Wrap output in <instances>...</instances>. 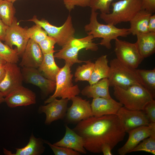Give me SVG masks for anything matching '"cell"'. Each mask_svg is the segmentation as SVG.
<instances>
[{"label":"cell","instance_id":"44","mask_svg":"<svg viewBox=\"0 0 155 155\" xmlns=\"http://www.w3.org/2000/svg\"><path fill=\"white\" fill-rule=\"evenodd\" d=\"M6 63V61L0 58V66L4 65Z\"/></svg>","mask_w":155,"mask_h":155},{"label":"cell","instance_id":"37","mask_svg":"<svg viewBox=\"0 0 155 155\" xmlns=\"http://www.w3.org/2000/svg\"><path fill=\"white\" fill-rule=\"evenodd\" d=\"M143 111L150 122L155 123V101L154 99L146 105Z\"/></svg>","mask_w":155,"mask_h":155},{"label":"cell","instance_id":"35","mask_svg":"<svg viewBox=\"0 0 155 155\" xmlns=\"http://www.w3.org/2000/svg\"><path fill=\"white\" fill-rule=\"evenodd\" d=\"M56 43L55 40L48 36L38 44L43 54H48L55 51L54 45Z\"/></svg>","mask_w":155,"mask_h":155},{"label":"cell","instance_id":"46","mask_svg":"<svg viewBox=\"0 0 155 155\" xmlns=\"http://www.w3.org/2000/svg\"><path fill=\"white\" fill-rule=\"evenodd\" d=\"M1 0H0V1H1Z\"/></svg>","mask_w":155,"mask_h":155},{"label":"cell","instance_id":"4","mask_svg":"<svg viewBox=\"0 0 155 155\" xmlns=\"http://www.w3.org/2000/svg\"><path fill=\"white\" fill-rule=\"evenodd\" d=\"M111 12L101 13L100 17L107 24L115 25L129 22L142 9V0H121L111 3Z\"/></svg>","mask_w":155,"mask_h":155},{"label":"cell","instance_id":"15","mask_svg":"<svg viewBox=\"0 0 155 155\" xmlns=\"http://www.w3.org/2000/svg\"><path fill=\"white\" fill-rule=\"evenodd\" d=\"M71 106L67 108L65 116L69 123H78L93 116L91 104L89 100L75 96L71 99Z\"/></svg>","mask_w":155,"mask_h":155},{"label":"cell","instance_id":"8","mask_svg":"<svg viewBox=\"0 0 155 155\" xmlns=\"http://www.w3.org/2000/svg\"><path fill=\"white\" fill-rule=\"evenodd\" d=\"M41 27L47 32L48 36L53 38L59 46H62L75 37V30L72 22V17L69 14L64 23L60 26L53 25L44 19H38L36 16L27 20Z\"/></svg>","mask_w":155,"mask_h":155},{"label":"cell","instance_id":"30","mask_svg":"<svg viewBox=\"0 0 155 155\" xmlns=\"http://www.w3.org/2000/svg\"><path fill=\"white\" fill-rule=\"evenodd\" d=\"M19 55L16 48L13 49L0 40V58L7 63H17Z\"/></svg>","mask_w":155,"mask_h":155},{"label":"cell","instance_id":"29","mask_svg":"<svg viewBox=\"0 0 155 155\" xmlns=\"http://www.w3.org/2000/svg\"><path fill=\"white\" fill-rule=\"evenodd\" d=\"M86 64L79 66L76 68L74 76L75 81H87L89 82L92 73L94 63L90 60L86 61Z\"/></svg>","mask_w":155,"mask_h":155},{"label":"cell","instance_id":"26","mask_svg":"<svg viewBox=\"0 0 155 155\" xmlns=\"http://www.w3.org/2000/svg\"><path fill=\"white\" fill-rule=\"evenodd\" d=\"M107 55H102L95 61L94 68L89 81L90 85L95 83L104 78H108L110 67L108 64Z\"/></svg>","mask_w":155,"mask_h":155},{"label":"cell","instance_id":"32","mask_svg":"<svg viewBox=\"0 0 155 155\" xmlns=\"http://www.w3.org/2000/svg\"><path fill=\"white\" fill-rule=\"evenodd\" d=\"M26 32L29 38L38 44L48 36L46 32L39 26L35 24L27 28Z\"/></svg>","mask_w":155,"mask_h":155},{"label":"cell","instance_id":"17","mask_svg":"<svg viewBox=\"0 0 155 155\" xmlns=\"http://www.w3.org/2000/svg\"><path fill=\"white\" fill-rule=\"evenodd\" d=\"M5 102L11 108L26 106L35 104L36 96L34 92L22 85L5 97Z\"/></svg>","mask_w":155,"mask_h":155},{"label":"cell","instance_id":"9","mask_svg":"<svg viewBox=\"0 0 155 155\" xmlns=\"http://www.w3.org/2000/svg\"><path fill=\"white\" fill-rule=\"evenodd\" d=\"M114 51L118 59L135 69L137 68L144 59L140 54L135 43L118 38L115 40Z\"/></svg>","mask_w":155,"mask_h":155},{"label":"cell","instance_id":"3","mask_svg":"<svg viewBox=\"0 0 155 155\" xmlns=\"http://www.w3.org/2000/svg\"><path fill=\"white\" fill-rule=\"evenodd\" d=\"M113 88L115 97L129 109L143 110L146 105L154 99L141 85H134L125 88L117 86Z\"/></svg>","mask_w":155,"mask_h":155},{"label":"cell","instance_id":"34","mask_svg":"<svg viewBox=\"0 0 155 155\" xmlns=\"http://www.w3.org/2000/svg\"><path fill=\"white\" fill-rule=\"evenodd\" d=\"M55 155H79L80 153L71 149L64 147L59 146L52 144L48 141L44 140Z\"/></svg>","mask_w":155,"mask_h":155},{"label":"cell","instance_id":"27","mask_svg":"<svg viewBox=\"0 0 155 155\" xmlns=\"http://www.w3.org/2000/svg\"><path fill=\"white\" fill-rule=\"evenodd\" d=\"M136 71L143 86L154 99L155 97V69H136Z\"/></svg>","mask_w":155,"mask_h":155},{"label":"cell","instance_id":"12","mask_svg":"<svg viewBox=\"0 0 155 155\" xmlns=\"http://www.w3.org/2000/svg\"><path fill=\"white\" fill-rule=\"evenodd\" d=\"M37 68L23 67L21 71L24 80L38 87L45 96L55 91V82L44 76Z\"/></svg>","mask_w":155,"mask_h":155},{"label":"cell","instance_id":"16","mask_svg":"<svg viewBox=\"0 0 155 155\" xmlns=\"http://www.w3.org/2000/svg\"><path fill=\"white\" fill-rule=\"evenodd\" d=\"M67 99L58 100L55 98L46 105H41L38 111L46 115L45 123L50 124L54 121L61 119L65 116L68 101Z\"/></svg>","mask_w":155,"mask_h":155},{"label":"cell","instance_id":"10","mask_svg":"<svg viewBox=\"0 0 155 155\" xmlns=\"http://www.w3.org/2000/svg\"><path fill=\"white\" fill-rule=\"evenodd\" d=\"M27 28L21 27L14 18L11 25L7 30L5 44L12 48L16 46L19 56H22L29 39L26 32Z\"/></svg>","mask_w":155,"mask_h":155},{"label":"cell","instance_id":"31","mask_svg":"<svg viewBox=\"0 0 155 155\" xmlns=\"http://www.w3.org/2000/svg\"><path fill=\"white\" fill-rule=\"evenodd\" d=\"M132 150L131 152L144 151L155 155V133L144 139Z\"/></svg>","mask_w":155,"mask_h":155},{"label":"cell","instance_id":"43","mask_svg":"<svg viewBox=\"0 0 155 155\" xmlns=\"http://www.w3.org/2000/svg\"><path fill=\"white\" fill-rule=\"evenodd\" d=\"M5 97L3 94L0 92V104L4 102H5Z\"/></svg>","mask_w":155,"mask_h":155},{"label":"cell","instance_id":"18","mask_svg":"<svg viewBox=\"0 0 155 155\" xmlns=\"http://www.w3.org/2000/svg\"><path fill=\"white\" fill-rule=\"evenodd\" d=\"M22 56L21 66L38 68L42 61L43 54L38 44L30 39Z\"/></svg>","mask_w":155,"mask_h":155},{"label":"cell","instance_id":"13","mask_svg":"<svg viewBox=\"0 0 155 155\" xmlns=\"http://www.w3.org/2000/svg\"><path fill=\"white\" fill-rule=\"evenodd\" d=\"M127 133L129 137L127 141L117 151L120 155H125L131 152L141 141L155 133V123L150 122L148 125L137 127Z\"/></svg>","mask_w":155,"mask_h":155},{"label":"cell","instance_id":"14","mask_svg":"<svg viewBox=\"0 0 155 155\" xmlns=\"http://www.w3.org/2000/svg\"><path fill=\"white\" fill-rule=\"evenodd\" d=\"M5 69V76L0 83V92L4 97L22 85L24 81L22 71L16 63H7Z\"/></svg>","mask_w":155,"mask_h":155},{"label":"cell","instance_id":"11","mask_svg":"<svg viewBox=\"0 0 155 155\" xmlns=\"http://www.w3.org/2000/svg\"><path fill=\"white\" fill-rule=\"evenodd\" d=\"M117 115L126 133L137 127L148 125L150 123L143 110H130L123 106Z\"/></svg>","mask_w":155,"mask_h":155},{"label":"cell","instance_id":"25","mask_svg":"<svg viewBox=\"0 0 155 155\" xmlns=\"http://www.w3.org/2000/svg\"><path fill=\"white\" fill-rule=\"evenodd\" d=\"M55 52L43 54L42 61L38 68L39 71L44 76L55 82L56 76L61 69L55 61L54 53Z\"/></svg>","mask_w":155,"mask_h":155},{"label":"cell","instance_id":"40","mask_svg":"<svg viewBox=\"0 0 155 155\" xmlns=\"http://www.w3.org/2000/svg\"><path fill=\"white\" fill-rule=\"evenodd\" d=\"M149 32H155V15H152L150 16L148 23Z\"/></svg>","mask_w":155,"mask_h":155},{"label":"cell","instance_id":"42","mask_svg":"<svg viewBox=\"0 0 155 155\" xmlns=\"http://www.w3.org/2000/svg\"><path fill=\"white\" fill-rule=\"evenodd\" d=\"M5 73V65L0 66V83L3 79Z\"/></svg>","mask_w":155,"mask_h":155},{"label":"cell","instance_id":"38","mask_svg":"<svg viewBox=\"0 0 155 155\" xmlns=\"http://www.w3.org/2000/svg\"><path fill=\"white\" fill-rule=\"evenodd\" d=\"M142 9L152 14L155 11V0H142Z\"/></svg>","mask_w":155,"mask_h":155},{"label":"cell","instance_id":"41","mask_svg":"<svg viewBox=\"0 0 155 155\" xmlns=\"http://www.w3.org/2000/svg\"><path fill=\"white\" fill-rule=\"evenodd\" d=\"M111 146L107 144H104L102 148V152L104 155H112L111 151L112 150Z\"/></svg>","mask_w":155,"mask_h":155},{"label":"cell","instance_id":"39","mask_svg":"<svg viewBox=\"0 0 155 155\" xmlns=\"http://www.w3.org/2000/svg\"><path fill=\"white\" fill-rule=\"evenodd\" d=\"M8 26L5 25L0 18V40L4 41Z\"/></svg>","mask_w":155,"mask_h":155},{"label":"cell","instance_id":"36","mask_svg":"<svg viewBox=\"0 0 155 155\" xmlns=\"http://www.w3.org/2000/svg\"><path fill=\"white\" fill-rule=\"evenodd\" d=\"M90 0H63L66 8L69 11L74 9L75 6L81 7L89 6Z\"/></svg>","mask_w":155,"mask_h":155},{"label":"cell","instance_id":"22","mask_svg":"<svg viewBox=\"0 0 155 155\" xmlns=\"http://www.w3.org/2000/svg\"><path fill=\"white\" fill-rule=\"evenodd\" d=\"M109 82L108 78H103L94 84L85 87L81 91L83 96L93 98H111L109 92Z\"/></svg>","mask_w":155,"mask_h":155},{"label":"cell","instance_id":"6","mask_svg":"<svg viewBox=\"0 0 155 155\" xmlns=\"http://www.w3.org/2000/svg\"><path fill=\"white\" fill-rule=\"evenodd\" d=\"M94 38L92 35L80 38H73L63 46L61 49L54 54L55 58L63 59L72 65L75 63H86V61L80 60L78 53L81 49L96 51L98 49L97 44L93 42Z\"/></svg>","mask_w":155,"mask_h":155},{"label":"cell","instance_id":"21","mask_svg":"<svg viewBox=\"0 0 155 155\" xmlns=\"http://www.w3.org/2000/svg\"><path fill=\"white\" fill-rule=\"evenodd\" d=\"M44 140L40 138H37L32 133L27 144L22 148H16L15 153L3 148V152L8 155H40L44 152L45 148L43 146Z\"/></svg>","mask_w":155,"mask_h":155},{"label":"cell","instance_id":"19","mask_svg":"<svg viewBox=\"0 0 155 155\" xmlns=\"http://www.w3.org/2000/svg\"><path fill=\"white\" fill-rule=\"evenodd\" d=\"M93 116L98 117L104 115H116L123 105L112 98L99 97L93 98L91 104Z\"/></svg>","mask_w":155,"mask_h":155},{"label":"cell","instance_id":"2","mask_svg":"<svg viewBox=\"0 0 155 155\" xmlns=\"http://www.w3.org/2000/svg\"><path fill=\"white\" fill-rule=\"evenodd\" d=\"M98 13L91 10L89 23L86 25L84 29L88 35H92L94 38L102 39L99 44L108 49L111 48V41L119 36L126 37L130 34L129 28H118L111 24L100 23L97 18Z\"/></svg>","mask_w":155,"mask_h":155},{"label":"cell","instance_id":"23","mask_svg":"<svg viewBox=\"0 0 155 155\" xmlns=\"http://www.w3.org/2000/svg\"><path fill=\"white\" fill-rule=\"evenodd\" d=\"M135 44L141 56L144 59L155 52V32H148L136 35Z\"/></svg>","mask_w":155,"mask_h":155},{"label":"cell","instance_id":"1","mask_svg":"<svg viewBox=\"0 0 155 155\" xmlns=\"http://www.w3.org/2000/svg\"><path fill=\"white\" fill-rule=\"evenodd\" d=\"M72 129L82 138L86 150L94 153L102 152L104 144L113 149L126 133L116 115L90 117L78 122Z\"/></svg>","mask_w":155,"mask_h":155},{"label":"cell","instance_id":"24","mask_svg":"<svg viewBox=\"0 0 155 155\" xmlns=\"http://www.w3.org/2000/svg\"><path fill=\"white\" fill-rule=\"evenodd\" d=\"M152 14L149 12L142 9L130 21V34L135 36L139 34L149 32L148 23L150 18Z\"/></svg>","mask_w":155,"mask_h":155},{"label":"cell","instance_id":"28","mask_svg":"<svg viewBox=\"0 0 155 155\" xmlns=\"http://www.w3.org/2000/svg\"><path fill=\"white\" fill-rule=\"evenodd\" d=\"M16 13L13 3L7 0L0 1V18L7 26H10L12 23Z\"/></svg>","mask_w":155,"mask_h":155},{"label":"cell","instance_id":"33","mask_svg":"<svg viewBox=\"0 0 155 155\" xmlns=\"http://www.w3.org/2000/svg\"><path fill=\"white\" fill-rule=\"evenodd\" d=\"M113 0H90L89 7L94 11L99 10L101 13H110V5Z\"/></svg>","mask_w":155,"mask_h":155},{"label":"cell","instance_id":"7","mask_svg":"<svg viewBox=\"0 0 155 155\" xmlns=\"http://www.w3.org/2000/svg\"><path fill=\"white\" fill-rule=\"evenodd\" d=\"M71 66L69 63L65 62L64 66L61 68L56 77L54 93L44 101L45 104L57 97L70 100L80 93V90L78 85H74L72 82L73 75L71 70Z\"/></svg>","mask_w":155,"mask_h":155},{"label":"cell","instance_id":"20","mask_svg":"<svg viewBox=\"0 0 155 155\" xmlns=\"http://www.w3.org/2000/svg\"><path fill=\"white\" fill-rule=\"evenodd\" d=\"M65 127V133L64 137L53 144L69 148L80 153L86 154V150L84 147V142L82 137L67 126L66 125Z\"/></svg>","mask_w":155,"mask_h":155},{"label":"cell","instance_id":"45","mask_svg":"<svg viewBox=\"0 0 155 155\" xmlns=\"http://www.w3.org/2000/svg\"><path fill=\"white\" fill-rule=\"evenodd\" d=\"M7 0L8 1H9L10 2H11L13 3L14 2L18 0Z\"/></svg>","mask_w":155,"mask_h":155},{"label":"cell","instance_id":"5","mask_svg":"<svg viewBox=\"0 0 155 155\" xmlns=\"http://www.w3.org/2000/svg\"><path fill=\"white\" fill-rule=\"evenodd\" d=\"M110 74L108 78L111 87L125 88L134 85H142L136 69L122 63L117 58L110 62Z\"/></svg>","mask_w":155,"mask_h":155}]
</instances>
